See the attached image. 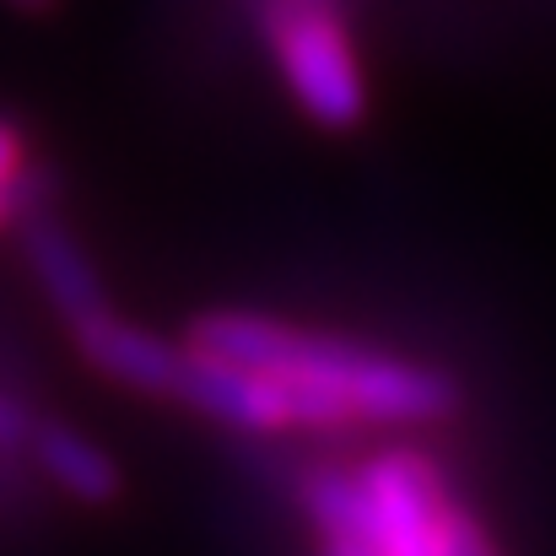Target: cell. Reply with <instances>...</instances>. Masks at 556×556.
<instances>
[{"mask_svg": "<svg viewBox=\"0 0 556 556\" xmlns=\"http://www.w3.org/2000/svg\"><path fill=\"white\" fill-rule=\"evenodd\" d=\"M185 346L281 378L308 410V438H346L357 427H438L465 400L459 383L432 363L303 330L254 308H211L189 319Z\"/></svg>", "mask_w": 556, "mask_h": 556, "instance_id": "obj_1", "label": "cell"}, {"mask_svg": "<svg viewBox=\"0 0 556 556\" xmlns=\"http://www.w3.org/2000/svg\"><path fill=\"white\" fill-rule=\"evenodd\" d=\"M260 38L292 92V103L325 125L352 130L368 114V76L341 16V0H254Z\"/></svg>", "mask_w": 556, "mask_h": 556, "instance_id": "obj_2", "label": "cell"}, {"mask_svg": "<svg viewBox=\"0 0 556 556\" xmlns=\"http://www.w3.org/2000/svg\"><path fill=\"white\" fill-rule=\"evenodd\" d=\"M363 486V546L378 556H448L454 492L421 448H378L357 465Z\"/></svg>", "mask_w": 556, "mask_h": 556, "instance_id": "obj_3", "label": "cell"}, {"mask_svg": "<svg viewBox=\"0 0 556 556\" xmlns=\"http://www.w3.org/2000/svg\"><path fill=\"white\" fill-rule=\"evenodd\" d=\"M71 336V352L81 357V368H92L103 383H119L130 394H147V400H168L179 405V389H185V341H168L136 319H125L114 303L81 314L65 325Z\"/></svg>", "mask_w": 556, "mask_h": 556, "instance_id": "obj_4", "label": "cell"}, {"mask_svg": "<svg viewBox=\"0 0 556 556\" xmlns=\"http://www.w3.org/2000/svg\"><path fill=\"white\" fill-rule=\"evenodd\" d=\"M11 232H16V243H22V260H27V270H33V281H38V292H43V303L60 314V325H71V319H81V314H92V308L109 303V287H103L92 254H87L81 238L54 216V205L27 211Z\"/></svg>", "mask_w": 556, "mask_h": 556, "instance_id": "obj_5", "label": "cell"}, {"mask_svg": "<svg viewBox=\"0 0 556 556\" xmlns=\"http://www.w3.org/2000/svg\"><path fill=\"white\" fill-rule=\"evenodd\" d=\"M27 459L33 470L71 503L81 508H114L119 492H125V470L119 459L92 443L81 427L71 421H54V416H33V432H27Z\"/></svg>", "mask_w": 556, "mask_h": 556, "instance_id": "obj_6", "label": "cell"}, {"mask_svg": "<svg viewBox=\"0 0 556 556\" xmlns=\"http://www.w3.org/2000/svg\"><path fill=\"white\" fill-rule=\"evenodd\" d=\"M0 194L16 200L22 216H27V211H43V205L54 200V174L33 157L27 130H22L16 119H5V114H0Z\"/></svg>", "mask_w": 556, "mask_h": 556, "instance_id": "obj_7", "label": "cell"}, {"mask_svg": "<svg viewBox=\"0 0 556 556\" xmlns=\"http://www.w3.org/2000/svg\"><path fill=\"white\" fill-rule=\"evenodd\" d=\"M448 556H503L465 503H454V519H448Z\"/></svg>", "mask_w": 556, "mask_h": 556, "instance_id": "obj_8", "label": "cell"}, {"mask_svg": "<svg viewBox=\"0 0 556 556\" xmlns=\"http://www.w3.org/2000/svg\"><path fill=\"white\" fill-rule=\"evenodd\" d=\"M319 556H378L363 541H319Z\"/></svg>", "mask_w": 556, "mask_h": 556, "instance_id": "obj_9", "label": "cell"}, {"mask_svg": "<svg viewBox=\"0 0 556 556\" xmlns=\"http://www.w3.org/2000/svg\"><path fill=\"white\" fill-rule=\"evenodd\" d=\"M16 222H22V211H16V200H5V194H0V232H11Z\"/></svg>", "mask_w": 556, "mask_h": 556, "instance_id": "obj_10", "label": "cell"}, {"mask_svg": "<svg viewBox=\"0 0 556 556\" xmlns=\"http://www.w3.org/2000/svg\"><path fill=\"white\" fill-rule=\"evenodd\" d=\"M11 5H22V11H43V5H54V0H11Z\"/></svg>", "mask_w": 556, "mask_h": 556, "instance_id": "obj_11", "label": "cell"}]
</instances>
